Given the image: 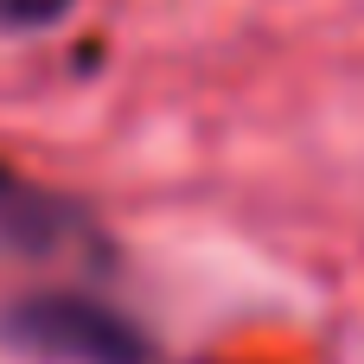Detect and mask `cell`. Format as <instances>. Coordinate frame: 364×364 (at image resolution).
Returning a JSON list of instances; mask_svg holds the SVG:
<instances>
[{"label": "cell", "mask_w": 364, "mask_h": 364, "mask_svg": "<svg viewBox=\"0 0 364 364\" xmlns=\"http://www.w3.org/2000/svg\"><path fill=\"white\" fill-rule=\"evenodd\" d=\"M0 256H19V262L83 256V262H96L102 256V230H96V218L77 198H64L51 186H32L13 166H0Z\"/></svg>", "instance_id": "7a4b0ae2"}, {"label": "cell", "mask_w": 364, "mask_h": 364, "mask_svg": "<svg viewBox=\"0 0 364 364\" xmlns=\"http://www.w3.org/2000/svg\"><path fill=\"white\" fill-rule=\"evenodd\" d=\"M0 339L38 364H147V333L90 294H26L6 307Z\"/></svg>", "instance_id": "6da1fadb"}, {"label": "cell", "mask_w": 364, "mask_h": 364, "mask_svg": "<svg viewBox=\"0 0 364 364\" xmlns=\"http://www.w3.org/2000/svg\"><path fill=\"white\" fill-rule=\"evenodd\" d=\"M77 0H0V32L6 38H26V32H51Z\"/></svg>", "instance_id": "3957f363"}]
</instances>
